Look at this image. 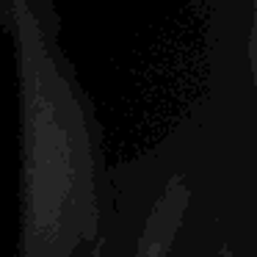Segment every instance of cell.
Returning <instances> with one entry per match:
<instances>
[{
  "instance_id": "obj_3",
  "label": "cell",
  "mask_w": 257,
  "mask_h": 257,
  "mask_svg": "<svg viewBox=\"0 0 257 257\" xmlns=\"http://www.w3.org/2000/svg\"><path fill=\"white\" fill-rule=\"evenodd\" d=\"M216 257H229V254H227V251H221V254H216Z\"/></svg>"
},
{
  "instance_id": "obj_1",
  "label": "cell",
  "mask_w": 257,
  "mask_h": 257,
  "mask_svg": "<svg viewBox=\"0 0 257 257\" xmlns=\"http://www.w3.org/2000/svg\"><path fill=\"white\" fill-rule=\"evenodd\" d=\"M14 14L23 86L20 257H97L105 183L83 94L47 50L31 0H14Z\"/></svg>"
},
{
  "instance_id": "obj_2",
  "label": "cell",
  "mask_w": 257,
  "mask_h": 257,
  "mask_svg": "<svg viewBox=\"0 0 257 257\" xmlns=\"http://www.w3.org/2000/svg\"><path fill=\"white\" fill-rule=\"evenodd\" d=\"M188 185L180 177H172V183H166V188L155 196L150 216L141 224V232L136 235L127 257H172L188 213Z\"/></svg>"
}]
</instances>
